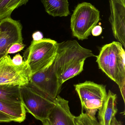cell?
<instances>
[{
	"label": "cell",
	"instance_id": "8fae6325",
	"mask_svg": "<svg viewBox=\"0 0 125 125\" xmlns=\"http://www.w3.org/2000/svg\"><path fill=\"white\" fill-rule=\"evenodd\" d=\"M54 101L55 106L48 119L51 125H76L75 116L70 112L69 101L59 95Z\"/></svg>",
	"mask_w": 125,
	"mask_h": 125
},
{
	"label": "cell",
	"instance_id": "9a60e30c",
	"mask_svg": "<svg viewBox=\"0 0 125 125\" xmlns=\"http://www.w3.org/2000/svg\"><path fill=\"white\" fill-rule=\"evenodd\" d=\"M0 100L10 103H22L20 86L0 84Z\"/></svg>",
	"mask_w": 125,
	"mask_h": 125
},
{
	"label": "cell",
	"instance_id": "d4e9b609",
	"mask_svg": "<svg viewBox=\"0 0 125 125\" xmlns=\"http://www.w3.org/2000/svg\"><path fill=\"white\" fill-rule=\"evenodd\" d=\"M0 33H1V29H0Z\"/></svg>",
	"mask_w": 125,
	"mask_h": 125
},
{
	"label": "cell",
	"instance_id": "7402d4cb",
	"mask_svg": "<svg viewBox=\"0 0 125 125\" xmlns=\"http://www.w3.org/2000/svg\"><path fill=\"white\" fill-rule=\"evenodd\" d=\"M32 38L34 41H39L43 39V35L40 31H35L32 34Z\"/></svg>",
	"mask_w": 125,
	"mask_h": 125
},
{
	"label": "cell",
	"instance_id": "7a4b0ae2",
	"mask_svg": "<svg viewBox=\"0 0 125 125\" xmlns=\"http://www.w3.org/2000/svg\"><path fill=\"white\" fill-rule=\"evenodd\" d=\"M122 44L113 42L103 45L96 56L98 67L119 86L125 103V52Z\"/></svg>",
	"mask_w": 125,
	"mask_h": 125
},
{
	"label": "cell",
	"instance_id": "6da1fadb",
	"mask_svg": "<svg viewBox=\"0 0 125 125\" xmlns=\"http://www.w3.org/2000/svg\"><path fill=\"white\" fill-rule=\"evenodd\" d=\"M95 56L91 50L81 46L76 40L57 43L53 65L54 72L62 84L79 75L83 70L85 60Z\"/></svg>",
	"mask_w": 125,
	"mask_h": 125
},
{
	"label": "cell",
	"instance_id": "4fadbf2b",
	"mask_svg": "<svg viewBox=\"0 0 125 125\" xmlns=\"http://www.w3.org/2000/svg\"><path fill=\"white\" fill-rule=\"evenodd\" d=\"M45 10L53 17H67L70 14L68 0H40Z\"/></svg>",
	"mask_w": 125,
	"mask_h": 125
},
{
	"label": "cell",
	"instance_id": "5b68a950",
	"mask_svg": "<svg viewBox=\"0 0 125 125\" xmlns=\"http://www.w3.org/2000/svg\"><path fill=\"white\" fill-rule=\"evenodd\" d=\"M57 42L43 38L33 41L26 51L29 65L32 75L47 67L53 62L56 54Z\"/></svg>",
	"mask_w": 125,
	"mask_h": 125
},
{
	"label": "cell",
	"instance_id": "cb8c5ba5",
	"mask_svg": "<svg viewBox=\"0 0 125 125\" xmlns=\"http://www.w3.org/2000/svg\"><path fill=\"white\" fill-rule=\"evenodd\" d=\"M42 123L43 125H51V124L50 123L48 119L45 120Z\"/></svg>",
	"mask_w": 125,
	"mask_h": 125
},
{
	"label": "cell",
	"instance_id": "52a82bcc",
	"mask_svg": "<svg viewBox=\"0 0 125 125\" xmlns=\"http://www.w3.org/2000/svg\"><path fill=\"white\" fill-rule=\"evenodd\" d=\"M32 74L26 59L21 64L12 62L6 54L0 59V84L22 86L30 82Z\"/></svg>",
	"mask_w": 125,
	"mask_h": 125
},
{
	"label": "cell",
	"instance_id": "ffe728a7",
	"mask_svg": "<svg viewBox=\"0 0 125 125\" xmlns=\"http://www.w3.org/2000/svg\"><path fill=\"white\" fill-rule=\"evenodd\" d=\"M102 32V28L100 25H96L93 28L91 31L92 35L94 36H100Z\"/></svg>",
	"mask_w": 125,
	"mask_h": 125
},
{
	"label": "cell",
	"instance_id": "2e32d148",
	"mask_svg": "<svg viewBox=\"0 0 125 125\" xmlns=\"http://www.w3.org/2000/svg\"><path fill=\"white\" fill-rule=\"evenodd\" d=\"M29 0H0V21L11 17L13 11Z\"/></svg>",
	"mask_w": 125,
	"mask_h": 125
},
{
	"label": "cell",
	"instance_id": "ac0fdd59",
	"mask_svg": "<svg viewBox=\"0 0 125 125\" xmlns=\"http://www.w3.org/2000/svg\"><path fill=\"white\" fill-rule=\"evenodd\" d=\"M25 47V45L23 43H16L12 44L7 50V54H14L20 52Z\"/></svg>",
	"mask_w": 125,
	"mask_h": 125
},
{
	"label": "cell",
	"instance_id": "ba28073f",
	"mask_svg": "<svg viewBox=\"0 0 125 125\" xmlns=\"http://www.w3.org/2000/svg\"><path fill=\"white\" fill-rule=\"evenodd\" d=\"M52 63L42 70L32 75L29 83L51 99L54 100L59 95L62 84L54 72Z\"/></svg>",
	"mask_w": 125,
	"mask_h": 125
},
{
	"label": "cell",
	"instance_id": "603a6c76",
	"mask_svg": "<svg viewBox=\"0 0 125 125\" xmlns=\"http://www.w3.org/2000/svg\"><path fill=\"white\" fill-rule=\"evenodd\" d=\"M111 125H123L120 121L117 120L116 117H114L112 120Z\"/></svg>",
	"mask_w": 125,
	"mask_h": 125
},
{
	"label": "cell",
	"instance_id": "30bf717a",
	"mask_svg": "<svg viewBox=\"0 0 125 125\" xmlns=\"http://www.w3.org/2000/svg\"><path fill=\"white\" fill-rule=\"evenodd\" d=\"M111 14L109 21L113 35L125 48V0H109Z\"/></svg>",
	"mask_w": 125,
	"mask_h": 125
},
{
	"label": "cell",
	"instance_id": "44dd1931",
	"mask_svg": "<svg viewBox=\"0 0 125 125\" xmlns=\"http://www.w3.org/2000/svg\"><path fill=\"white\" fill-rule=\"evenodd\" d=\"M12 62L16 65L21 64L23 61V57L20 54H18L15 55L12 59Z\"/></svg>",
	"mask_w": 125,
	"mask_h": 125
},
{
	"label": "cell",
	"instance_id": "277c9868",
	"mask_svg": "<svg viewBox=\"0 0 125 125\" xmlns=\"http://www.w3.org/2000/svg\"><path fill=\"white\" fill-rule=\"evenodd\" d=\"M100 20V11L91 4L86 2L79 4L70 19L73 36L79 40L87 39Z\"/></svg>",
	"mask_w": 125,
	"mask_h": 125
},
{
	"label": "cell",
	"instance_id": "9c48e42d",
	"mask_svg": "<svg viewBox=\"0 0 125 125\" xmlns=\"http://www.w3.org/2000/svg\"><path fill=\"white\" fill-rule=\"evenodd\" d=\"M0 59L5 55L12 44L23 43L22 25L19 21L10 17L0 21Z\"/></svg>",
	"mask_w": 125,
	"mask_h": 125
},
{
	"label": "cell",
	"instance_id": "8992f818",
	"mask_svg": "<svg viewBox=\"0 0 125 125\" xmlns=\"http://www.w3.org/2000/svg\"><path fill=\"white\" fill-rule=\"evenodd\" d=\"M75 90L80 101L82 109L92 118L103 104L107 95L106 86L90 81L74 85Z\"/></svg>",
	"mask_w": 125,
	"mask_h": 125
},
{
	"label": "cell",
	"instance_id": "3957f363",
	"mask_svg": "<svg viewBox=\"0 0 125 125\" xmlns=\"http://www.w3.org/2000/svg\"><path fill=\"white\" fill-rule=\"evenodd\" d=\"M21 101L26 112L42 122L48 116L55 106L52 100L29 83L20 86Z\"/></svg>",
	"mask_w": 125,
	"mask_h": 125
},
{
	"label": "cell",
	"instance_id": "d6986e66",
	"mask_svg": "<svg viewBox=\"0 0 125 125\" xmlns=\"http://www.w3.org/2000/svg\"><path fill=\"white\" fill-rule=\"evenodd\" d=\"M12 118L7 115L0 111V123H9L12 122Z\"/></svg>",
	"mask_w": 125,
	"mask_h": 125
},
{
	"label": "cell",
	"instance_id": "e0dca14e",
	"mask_svg": "<svg viewBox=\"0 0 125 125\" xmlns=\"http://www.w3.org/2000/svg\"><path fill=\"white\" fill-rule=\"evenodd\" d=\"M75 120L76 125H100L96 117L92 118L83 111L79 116H75Z\"/></svg>",
	"mask_w": 125,
	"mask_h": 125
},
{
	"label": "cell",
	"instance_id": "5bb4252c",
	"mask_svg": "<svg viewBox=\"0 0 125 125\" xmlns=\"http://www.w3.org/2000/svg\"><path fill=\"white\" fill-rule=\"evenodd\" d=\"M0 111L21 123L25 119L26 111L22 103H10L0 100Z\"/></svg>",
	"mask_w": 125,
	"mask_h": 125
},
{
	"label": "cell",
	"instance_id": "7c38bea8",
	"mask_svg": "<svg viewBox=\"0 0 125 125\" xmlns=\"http://www.w3.org/2000/svg\"><path fill=\"white\" fill-rule=\"evenodd\" d=\"M117 95L109 90L102 105L98 110V118L100 125H111L118 112Z\"/></svg>",
	"mask_w": 125,
	"mask_h": 125
}]
</instances>
